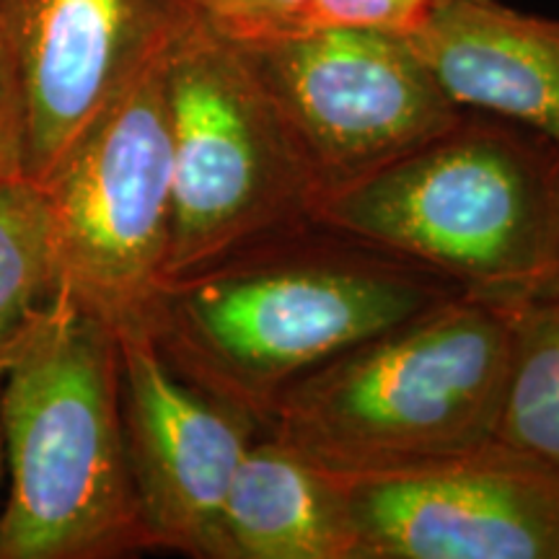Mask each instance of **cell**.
Instances as JSON below:
<instances>
[{
	"label": "cell",
	"mask_w": 559,
	"mask_h": 559,
	"mask_svg": "<svg viewBox=\"0 0 559 559\" xmlns=\"http://www.w3.org/2000/svg\"><path fill=\"white\" fill-rule=\"evenodd\" d=\"M0 383V559L151 549L124 445L115 326L58 288L11 340Z\"/></svg>",
	"instance_id": "7a4b0ae2"
},
{
	"label": "cell",
	"mask_w": 559,
	"mask_h": 559,
	"mask_svg": "<svg viewBox=\"0 0 559 559\" xmlns=\"http://www.w3.org/2000/svg\"><path fill=\"white\" fill-rule=\"evenodd\" d=\"M515 304L459 293L280 396L262 432L337 474L407 469L495 440Z\"/></svg>",
	"instance_id": "277c9868"
},
{
	"label": "cell",
	"mask_w": 559,
	"mask_h": 559,
	"mask_svg": "<svg viewBox=\"0 0 559 559\" xmlns=\"http://www.w3.org/2000/svg\"><path fill=\"white\" fill-rule=\"evenodd\" d=\"M495 440L559 477V280L515 304Z\"/></svg>",
	"instance_id": "4fadbf2b"
},
{
	"label": "cell",
	"mask_w": 559,
	"mask_h": 559,
	"mask_svg": "<svg viewBox=\"0 0 559 559\" xmlns=\"http://www.w3.org/2000/svg\"><path fill=\"white\" fill-rule=\"evenodd\" d=\"M169 52L109 104L45 187L58 243V288L115 332L148 330L153 304L166 285L171 124L164 66Z\"/></svg>",
	"instance_id": "8992f818"
},
{
	"label": "cell",
	"mask_w": 559,
	"mask_h": 559,
	"mask_svg": "<svg viewBox=\"0 0 559 559\" xmlns=\"http://www.w3.org/2000/svg\"><path fill=\"white\" fill-rule=\"evenodd\" d=\"M5 366H9V347H5L3 358H0V376H3ZM3 466H5V459H3V438H0V474H3Z\"/></svg>",
	"instance_id": "ac0fdd59"
},
{
	"label": "cell",
	"mask_w": 559,
	"mask_h": 559,
	"mask_svg": "<svg viewBox=\"0 0 559 559\" xmlns=\"http://www.w3.org/2000/svg\"><path fill=\"white\" fill-rule=\"evenodd\" d=\"M464 293L319 223L164 285L148 332L174 373L264 430L293 383Z\"/></svg>",
	"instance_id": "6da1fadb"
},
{
	"label": "cell",
	"mask_w": 559,
	"mask_h": 559,
	"mask_svg": "<svg viewBox=\"0 0 559 559\" xmlns=\"http://www.w3.org/2000/svg\"><path fill=\"white\" fill-rule=\"evenodd\" d=\"M445 96L559 145V19L453 0L409 37Z\"/></svg>",
	"instance_id": "8fae6325"
},
{
	"label": "cell",
	"mask_w": 559,
	"mask_h": 559,
	"mask_svg": "<svg viewBox=\"0 0 559 559\" xmlns=\"http://www.w3.org/2000/svg\"><path fill=\"white\" fill-rule=\"evenodd\" d=\"M453 0H313L309 26H358L415 37Z\"/></svg>",
	"instance_id": "2e32d148"
},
{
	"label": "cell",
	"mask_w": 559,
	"mask_h": 559,
	"mask_svg": "<svg viewBox=\"0 0 559 559\" xmlns=\"http://www.w3.org/2000/svg\"><path fill=\"white\" fill-rule=\"evenodd\" d=\"M26 94L11 34L0 19V181L26 177Z\"/></svg>",
	"instance_id": "e0dca14e"
},
{
	"label": "cell",
	"mask_w": 559,
	"mask_h": 559,
	"mask_svg": "<svg viewBox=\"0 0 559 559\" xmlns=\"http://www.w3.org/2000/svg\"><path fill=\"white\" fill-rule=\"evenodd\" d=\"M122 428L151 549L228 559L223 513L262 428L174 373L145 326L117 332Z\"/></svg>",
	"instance_id": "9c48e42d"
},
{
	"label": "cell",
	"mask_w": 559,
	"mask_h": 559,
	"mask_svg": "<svg viewBox=\"0 0 559 559\" xmlns=\"http://www.w3.org/2000/svg\"><path fill=\"white\" fill-rule=\"evenodd\" d=\"M241 47L321 200L428 143L464 115L402 34L309 26Z\"/></svg>",
	"instance_id": "52a82bcc"
},
{
	"label": "cell",
	"mask_w": 559,
	"mask_h": 559,
	"mask_svg": "<svg viewBox=\"0 0 559 559\" xmlns=\"http://www.w3.org/2000/svg\"><path fill=\"white\" fill-rule=\"evenodd\" d=\"M223 531L228 559H355L345 479L270 432L243 453Z\"/></svg>",
	"instance_id": "7c38bea8"
},
{
	"label": "cell",
	"mask_w": 559,
	"mask_h": 559,
	"mask_svg": "<svg viewBox=\"0 0 559 559\" xmlns=\"http://www.w3.org/2000/svg\"><path fill=\"white\" fill-rule=\"evenodd\" d=\"M355 559H559V477L506 449L340 474Z\"/></svg>",
	"instance_id": "ba28073f"
},
{
	"label": "cell",
	"mask_w": 559,
	"mask_h": 559,
	"mask_svg": "<svg viewBox=\"0 0 559 559\" xmlns=\"http://www.w3.org/2000/svg\"><path fill=\"white\" fill-rule=\"evenodd\" d=\"M26 94V179L50 185L86 130L198 24L190 0H0Z\"/></svg>",
	"instance_id": "30bf717a"
},
{
	"label": "cell",
	"mask_w": 559,
	"mask_h": 559,
	"mask_svg": "<svg viewBox=\"0 0 559 559\" xmlns=\"http://www.w3.org/2000/svg\"><path fill=\"white\" fill-rule=\"evenodd\" d=\"M60 283L50 194L37 181H0V358Z\"/></svg>",
	"instance_id": "5bb4252c"
},
{
	"label": "cell",
	"mask_w": 559,
	"mask_h": 559,
	"mask_svg": "<svg viewBox=\"0 0 559 559\" xmlns=\"http://www.w3.org/2000/svg\"><path fill=\"white\" fill-rule=\"evenodd\" d=\"M205 29L236 45H254L309 29L313 0H190Z\"/></svg>",
	"instance_id": "9a60e30c"
},
{
	"label": "cell",
	"mask_w": 559,
	"mask_h": 559,
	"mask_svg": "<svg viewBox=\"0 0 559 559\" xmlns=\"http://www.w3.org/2000/svg\"><path fill=\"white\" fill-rule=\"evenodd\" d=\"M171 124L166 285L317 223L319 187L241 45L194 24L164 66Z\"/></svg>",
	"instance_id": "5b68a950"
},
{
	"label": "cell",
	"mask_w": 559,
	"mask_h": 559,
	"mask_svg": "<svg viewBox=\"0 0 559 559\" xmlns=\"http://www.w3.org/2000/svg\"><path fill=\"white\" fill-rule=\"evenodd\" d=\"M317 223L521 304L559 280V145L464 111L449 130L326 194Z\"/></svg>",
	"instance_id": "3957f363"
}]
</instances>
